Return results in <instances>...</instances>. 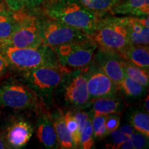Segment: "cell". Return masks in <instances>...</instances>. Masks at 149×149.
<instances>
[{"instance_id":"e0dca14e","label":"cell","mask_w":149,"mask_h":149,"mask_svg":"<svg viewBox=\"0 0 149 149\" xmlns=\"http://www.w3.org/2000/svg\"><path fill=\"white\" fill-rule=\"evenodd\" d=\"M50 113L59 148L63 149L74 148L72 137L66 127L64 120V112L60 108L57 107L53 111H50Z\"/></svg>"},{"instance_id":"8fae6325","label":"cell","mask_w":149,"mask_h":149,"mask_svg":"<svg viewBox=\"0 0 149 149\" xmlns=\"http://www.w3.org/2000/svg\"><path fill=\"white\" fill-rule=\"evenodd\" d=\"M87 89L91 102L96 99L120 94L118 86L93 61L87 66Z\"/></svg>"},{"instance_id":"ba28073f","label":"cell","mask_w":149,"mask_h":149,"mask_svg":"<svg viewBox=\"0 0 149 149\" xmlns=\"http://www.w3.org/2000/svg\"><path fill=\"white\" fill-rule=\"evenodd\" d=\"M98 45L93 39L61 44L53 48L60 66L66 70L86 68L92 62Z\"/></svg>"},{"instance_id":"484cf974","label":"cell","mask_w":149,"mask_h":149,"mask_svg":"<svg viewBox=\"0 0 149 149\" xmlns=\"http://www.w3.org/2000/svg\"><path fill=\"white\" fill-rule=\"evenodd\" d=\"M64 117L66 127L72 137L74 148H79L80 133L79 132L77 123L74 120V117L72 116L70 110L64 113Z\"/></svg>"},{"instance_id":"4dcf8cb0","label":"cell","mask_w":149,"mask_h":149,"mask_svg":"<svg viewBox=\"0 0 149 149\" xmlns=\"http://www.w3.org/2000/svg\"><path fill=\"white\" fill-rule=\"evenodd\" d=\"M13 73L5 59L0 55V80L10 76Z\"/></svg>"},{"instance_id":"d6986e66","label":"cell","mask_w":149,"mask_h":149,"mask_svg":"<svg viewBox=\"0 0 149 149\" xmlns=\"http://www.w3.org/2000/svg\"><path fill=\"white\" fill-rule=\"evenodd\" d=\"M124 60L136 66L148 70V46L130 44L119 53Z\"/></svg>"},{"instance_id":"2e32d148","label":"cell","mask_w":149,"mask_h":149,"mask_svg":"<svg viewBox=\"0 0 149 149\" xmlns=\"http://www.w3.org/2000/svg\"><path fill=\"white\" fill-rule=\"evenodd\" d=\"M114 15L144 17L149 15V0H120L111 9Z\"/></svg>"},{"instance_id":"7c38bea8","label":"cell","mask_w":149,"mask_h":149,"mask_svg":"<svg viewBox=\"0 0 149 149\" xmlns=\"http://www.w3.org/2000/svg\"><path fill=\"white\" fill-rule=\"evenodd\" d=\"M93 61L118 86L125 74L122 67L123 57L118 52L98 46Z\"/></svg>"},{"instance_id":"7402d4cb","label":"cell","mask_w":149,"mask_h":149,"mask_svg":"<svg viewBox=\"0 0 149 149\" xmlns=\"http://www.w3.org/2000/svg\"><path fill=\"white\" fill-rule=\"evenodd\" d=\"M122 67L124 74L145 87H148L149 73L148 70L136 66L123 58Z\"/></svg>"},{"instance_id":"cb8c5ba5","label":"cell","mask_w":149,"mask_h":149,"mask_svg":"<svg viewBox=\"0 0 149 149\" xmlns=\"http://www.w3.org/2000/svg\"><path fill=\"white\" fill-rule=\"evenodd\" d=\"M45 0H4L6 6L13 12L34 10L40 8Z\"/></svg>"},{"instance_id":"7a4b0ae2","label":"cell","mask_w":149,"mask_h":149,"mask_svg":"<svg viewBox=\"0 0 149 149\" xmlns=\"http://www.w3.org/2000/svg\"><path fill=\"white\" fill-rule=\"evenodd\" d=\"M0 55L11 71L18 74L39 67H61L53 48L45 44L35 48H16L0 43Z\"/></svg>"},{"instance_id":"5bb4252c","label":"cell","mask_w":149,"mask_h":149,"mask_svg":"<svg viewBox=\"0 0 149 149\" xmlns=\"http://www.w3.org/2000/svg\"><path fill=\"white\" fill-rule=\"evenodd\" d=\"M130 44L148 46L149 18L144 17H124Z\"/></svg>"},{"instance_id":"6da1fadb","label":"cell","mask_w":149,"mask_h":149,"mask_svg":"<svg viewBox=\"0 0 149 149\" xmlns=\"http://www.w3.org/2000/svg\"><path fill=\"white\" fill-rule=\"evenodd\" d=\"M39 10L49 17L81 30L91 37L99 17L79 0H45Z\"/></svg>"},{"instance_id":"9a60e30c","label":"cell","mask_w":149,"mask_h":149,"mask_svg":"<svg viewBox=\"0 0 149 149\" xmlns=\"http://www.w3.org/2000/svg\"><path fill=\"white\" fill-rule=\"evenodd\" d=\"M127 106V102L119 94L96 99L89 108H91L90 112L96 114H122Z\"/></svg>"},{"instance_id":"8d00e7d4","label":"cell","mask_w":149,"mask_h":149,"mask_svg":"<svg viewBox=\"0 0 149 149\" xmlns=\"http://www.w3.org/2000/svg\"><path fill=\"white\" fill-rule=\"evenodd\" d=\"M1 107H0V116H1Z\"/></svg>"},{"instance_id":"f546056e","label":"cell","mask_w":149,"mask_h":149,"mask_svg":"<svg viewBox=\"0 0 149 149\" xmlns=\"http://www.w3.org/2000/svg\"><path fill=\"white\" fill-rule=\"evenodd\" d=\"M121 122L120 114H109L106 118V128L108 133H111L113 130H116L120 127Z\"/></svg>"},{"instance_id":"52a82bcc","label":"cell","mask_w":149,"mask_h":149,"mask_svg":"<svg viewBox=\"0 0 149 149\" xmlns=\"http://www.w3.org/2000/svg\"><path fill=\"white\" fill-rule=\"evenodd\" d=\"M17 26L8 40L0 42L16 48H35L42 45L39 8L34 10L15 12Z\"/></svg>"},{"instance_id":"d4e9b609","label":"cell","mask_w":149,"mask_h":149,"mask_svg":"<svg viewBox=\"0 0 149 149\" xmlns=\"http://www.w3.org/2000/svg\"><path fill=\"white\" fill-rule=\"evenodd\" d=\"M92 124L93 136L95 139H102L109 135L106 128V118L107 115L96 114L91 112H88Z\"/></svg>"},{"instance_id":"83f0119b","label":"cell","mask_w":149,"mask_h":149,"mask_svg":"<svg viewBox=\"0 0 149 149\" xmlns=\"http://www.w3.org/2000/svg\"><path fill=\"white\" fill-rule=\"evenodd\" d=\"M133 142L134 148L143 149L148 148V137L138 131L133 132L130 137Z\"/></svg>"},{"instance_id":"3957f363","label":"cell","mask_w":149,"mask_h":149,"mask_svg":"<svg viewBox=\"0 0 149 149\" xmlns=\"http://www.w3.org/2000/svg\"><path fill=\"white\" fill-rule=\"evenodd\" d=\"M0 107L35 113L46 109L29 86L11 76L0 80Z\"/></svg>"},{"instance_id":"f1b7e54d","label":"cell","mask_w":149,"mask_h":149,"mask_svg":"<svg viewBox=\"0 0 149 149\" xmlns=\"http://www.w3.org/2000/svg\"><path fill=\"white\" fill-rule=\"evenodd\" d=\"M109 135L111 137V144L107 145V146L108 148H117L119 145L122 144L123 141H125L126 139L129 138V137H126L125 135H124L118 128L111 131Z\"/></svg>"},{"instance_id":"ac0fdd59","label":"cell","mask_w":149,"mask_h":149,"mask_svg":"<svg viewBox=\"0 0 149 149\" xmlns=\"http://www.w3.org/2000/svg\"><path fill=\"white\" fill-rule=\"evenodd\" d=\"M147 88V87L144 86L126 74L118 85L119 93L127 103L139 101L144 98L148 94Z\"/></svg>"},{"instance_id":"d6a6232c","label":"cell","mask_w":149,"mask_h":149,"mask_svg":"<svg viewBox=\"0 0 149 149\" xmlns=\"http://www.w3.org/2000/svg\"><path fill=\"white\" fill-rule=\"evenodd\" d=\"M134 149V146L133 144V142H132L131 139L129 137V138L126 139L125 141H124L122 144L119 145L118 147H117V149Z\"/></svg>"},{"instance_id":"4fadbf2b","label":"cell","mask_w":149,"mask_h":149,"mask_svg":"<svg viewBox=\"0 0 149 149\" xmlns=\"http://www.w3.org/2000/svg\"><path fill=\"white\" fill-rule=\"evenodd\" d=\"M36 114L35 129L40 144L48 149L59 148L50 110L44 109Z\"/></svg>"},{"instance_id":"e575fe53","label":"cell","mask_w":149,"mask_h":149,"mask_svg":"<svg viewBox=\"0 0 149 149\" xmlns=\"http://www.w3.org/2000/svg\"><path fill=\"white\" fill-rule=\"evenodd\" d=\"M145 99H144V101L143 102V106L142 107L144 108V109L145 110V111L146 112V113H149V107H148V95L147 94L146 96L144 97Z\"/></svg>"},{"instance_id":"ffe728a7","label":"cell","mask_w":149,"mask_h":149,"mask_svg":"<svg viewBox=\"0 0 149 149\" xmlns=\"http://www.w3.org/2000/svg\"><path fill=\"white\" fill-rule=\"evenodd\" d=\"M126 118L136 131L149 137V115L142 107H130L126 112Z\"/></svg>"},{"instance_id":"1f68e13d","label":"cell","mask_w":149,"mask_h":149,"mask_svg":"<svg viewBox=\"0 0 149 149\" xmlns=\"http://www.w3.org/2000/svg\"><path fill=\"white\" fill-rule=\"evenodd\" d=\"M119 130H120L124 135H125L126 137H130V135H131L133 132L135 131V129H134L133 126L130 125V124H123Z\"/></svg>"},{"instance_id":"8992f818","label":"cell","mask_w":149,"mask_h":149,"mask_svg":"<svg viewBox=\"0 0 149 149\" xmlns=\"http://www.w3.org/2000/svg\"><path fill=\"white\" fill-rule=\"evenodd\" d=\"M91 38L100 47L120 53L130 45L124 17L111 14L99 17Z\"/></svg>"},{"instance_id":"30bf717a","label":"cell","mask_w":149,"mask_h":149,"mask_svg":"<svg viewBox=\"0 0 149 149\" xmlns=\"http://www.w3.org/2000/svg\"><path fill=\"white\" fill-rule=\"evenodd\" d=\"M0 130L8 148L19 149L29 143L34 133V126L23 115H14L9 117Z\"/></svg>"},{"instance_id":"5b68a950","label":"cell","mask_w":149,"mask_h":149,"mask_svg":"<svg viewBox=\"0 0 149 149\" xmlns=\"http://www.w3.org/2000/svg\"><path fill=\"white\" fill-rule=\"evenodd\" d=\"M66 71L61 67L43 66L19 74L22 81L36 93L46 109L50 110L53 104L54 93Z\"/></svg>"},{"instance_id":"277c9868","label":"cell","mask_w":149,"mask_h":149,"mask_svg":"<svg viewBox=\"0 0 149 149\" xmlns=\"http://www.w3.org/2000/svg\"><path fill=\"white\" fill-rule=\"evenodd\" d=\"M55 93L59 94L64 106L70 110H84L91 107L87 89V67L64 72Z\"/></svg>"},{"instance_id":"d590c367","label":"cell","mask_w":149,"mask_h":149,"mask_svg":"<svg viewBox=\"0 0 149 149\" xmlns=\"http://www.w3.org/2000/svg\"><path fill=\"white\" fill-rule=\"evenodd\" d=\"M4 7H6L4 0H0V8H4Z\"/></svg>"},{"instance_id":"603a6c76","label":"cell","mask_w":149,"mask_h":149,"mask_svg":"<svg viewBox=\"0 0 149 149\" xmlns=\"http://www.w3.org/2000/svg\"><path fill=\"white\" fill-rule=\"evenodd\" d=\"M79 1L88 10L101 17L110 14V11L120 0H79Z\"/></svg>"},{"instance_id":"9c48e42d","label":"cell","mask_w":149,"mask_h":149,"mask_svg":"<svg viewBox=\"0 0 149 149\" xmlns=\"http://www.w3.org/2000/svg\"><path fill=\"white\" fill-rule=\"evenodd\" d=\"M42 44L53 48L61 44L92 39L84 31L45 15L39 10Z\"/></svg>"},{"instance_id":"44dd1931","label":"cell","mask_w":149,"mask_h":149,"mask_svg":"<svg viewBox=\"0 0 149 149\" xmlns=\"http://www.w3.org/2000/svg\"><path fill=\"white\" fill-rule=\"evenodd\" d=\"M15 13L6 7L0 8V42L8 40L17 26Z\"/></svg>"},{"instance_id":"4316f807","label":"cell","mask_w":149,"mask_h":149,"mask_svg":"<svg viewBox=\"0 0 149 149\" xmlns=\"http://www.w3.org/2000/svg\"><path fill=\"white\" fill-rule=\"evenodd\" d=\"M95 138L93 136V131L91 124L90 117L87 120L86 124L84 127L81 135H80L79 148L90 149L94 146Z\"/></svg>"},{"instance_id":"836d02e7","label":"cell","mask_w":149,"mask_h":149,"mask_svg":"<svg viewBox=\"0 0 149 149\" xmlns=\"http://www.w3.org/2000/svg\"><path fill=\"white\" fill-rule=\"evenodd\" d=\"M8 148L7 146L6 142L4 137H3L2 133H1V130H0V149H5Z\"/></svg>"}]
</instances>
